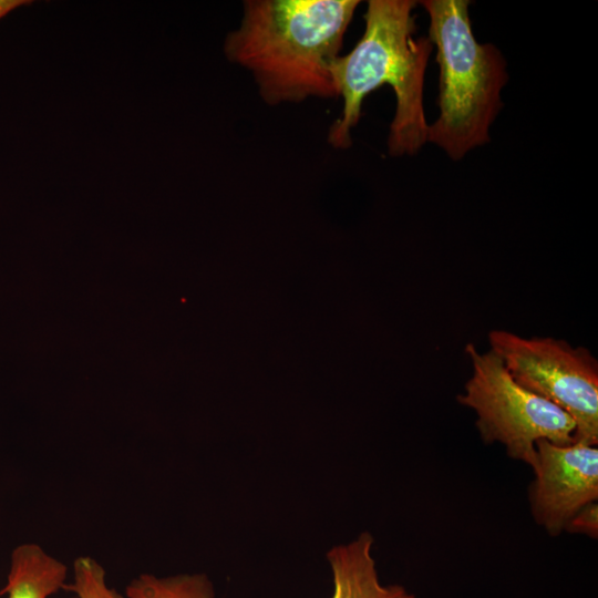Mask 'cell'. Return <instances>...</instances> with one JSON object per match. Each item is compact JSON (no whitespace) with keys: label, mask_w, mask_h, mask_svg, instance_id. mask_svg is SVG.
Returning <instances> with one entry per match:
<instances>
[{"label":"cell","mask_w":598,"mask_h":598,"mask_svg":"<svg viewBox=\"0 0 598 598\" xmlns=\"http://www.w3.org/2000/svg\"><path fill=\"white\" fill-rule=\"evenodd\" d=\"M491 350L512 378L550 401L575 421V443H598V363L585 348L554 338H522L504 330L488 334Z\"/></svg>","instance_id":"cell-5"},{"label":"cell","mask_w":598,"mask_h":598,"mask_svg":"<svg viewBox=\"0 0 598 598\" xmlns=\"http://www.w3.org/2000/svg\"><path fill=\"white\" fill-rule=\"evenodd\" d=\"M64 589L78 598H125L109 585L104 566L91 556H79L73 560L72 578Z\"/></svg>","instance_id":"cell-10"},{"label":"cell","mask_w":598,"mask_h":598,"mask_svg":"<svg viewBox=\"0 0 598 598\" xmlns=\"http://www.w3.org/2000/svg\"><path fill=\"white\" fill-rule=\"evenodd\" d=\"M69 568L37 543H23L10 555L7 598H52L68 584Z\"/></svg>","instance_id":"cell-8"},{"label":"cell","mask_w":598,"mask_h":598,"mask_svg":"<svg viewBox=\"0 0 598 598\" xmlns=\"http://www.w3.org/2000/svg\"><path fill=\"white\" fill-rule=\"evenodd\" d=\"M373 537L364 532L327 553L333 590L330 598H415L403 586L379 580L372 555Z\"/></svg>","instance_id":"cell-7"},{"label":"cell","mask_w":598,"mask_h":598,"mask_svg":"<svg viewBox=\"0 0 598 598\" xmlns=\"http://www.w3.org/2000/svg\"><path fill=\"white\" fill-rule=\"evenodd\" d=\"M125 598H216L210 579L204 574L158 576L144 573L125 587Z\"/></svg>","instance_id":"cell-9"},{"label":"cell","mask_w":598,"mask_h":598,"mask_svg":"<svg viewBox=\"0 0 598 598\" xmlns=\"http://www.w3.org/2000/svg\"><path fill=\"white\" fill-rule=\"evenodd\" d=\"M420 3L430 17L429 39L436 47L440 65V115L429 125L426 138L458 161L489 142V127L503 107L506 61L495 45L476 41L470 1Z\"/></svg>","instance_id":"cell-3"},{"label":"cell","mask_w":598,"mask_h":598,"mask_svg":"<svg viewBox=\"0 0 598 598\" xmlns=\"http://www.w3.org/2000/svg\"><path fill=\"white\" fill-rule=\"evenodd\" d=\"M465 351L472 360L473 374L457 400L476 412V426L486 444H503L508 456L534 471L537 441L575 443L576 425L568 413L518 384L492 350L481 353L468 343Z\"/></svg>","instance_id":"cell-4"},{"label":"cell","mask_w":598,"mask_h":598,"mask_svg":"<svg viewBox=\"0 0 598 598\" xmlns=\"http://www.w3.org/2000/svg\"><path fill=\"white\" fill-rule=\"evenodd\" d=\"M30 3V1L24 0H0V20L14 9Z\"/></svg>","instance_id":"cell-12"},{"label":"cell","mask_w":598,"mask_h":598,"mask_svg":"<svg viewBox=\"0 0 598 598\" xmlns=\"http://www.w3.org/2000/svg\"><path fill=\"white\" fill-rule=\"evenodd\" d=\"M565 530L586 534L597 538L598 534V505L596 502L581 508L567 524Z\"/></svg>","instance_id":"cell-11"},{"label":"cell","mask_w":598,"mask_h":598,"mask_svg":"<svg viewBox=\"0 0 598 598\" xmlns=\"http://www.w3.org/2000/svg\"><path fill=\"white\" fill-rule=\"evenodd\" d=\"M358 0H247L225 39L227 59L251 73L270 105L337 97L332 65Z\"/></svg>","instance_id":"cell-1"},{"label":"cell","mask_w":598,"mask_h":598,"mask_svg":"<svg viewBox=\"0 0 598 598\" xmlns=\"http://www.w3.org/2000/svg\"><path fill=\"white\" fill-rule=\"evenodd\" d=\"M415 6L413 0L368 1L361 39L331 69L337 94L343 99L341 116L328 133L333 147L351 145V130L360 120L364 97L384 84L392 87L396 101L389 154L414 155L427 142L423 86L433 44L429 38H414Z\"/></svg>","instance_id":"cell-2"},{"label":"cell","mask_w":598,"mask_h":598,"mask_svg":"<svg viewBox=\"0 0 598 598\" xmlns=\"http://www.w3.org/2000/svg\"><path fill=\"white\" fill-rule=\"evenodd\" d=\"M537 464L529 502L534 519L559 535L568 522L598 498V450L594 445L536 442Z\"/></svg>","instance_id":"cell-6"}]
</instances>
